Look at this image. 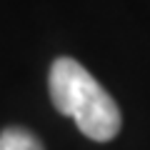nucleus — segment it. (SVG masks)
<instances>
[{
    "label": "nucleus",
    "mask_w": 150,
    "mask_h": 150,
    "mask_svg": "<svg viewBox=\"0 0 150 150\" xmlns=\"http://www.w3.org/2000/svg\"><path fill=\"white\" fill-rule=\"evenodd\" d=\"M0 150H45V148L38 140V135L13 125V128H5L0 133Z\"/></svg>",
    "instance_id": "2"
},
{
    "label": "nucleus",
    "mask_w": 150,
    "mask_h": 150,
    "mask_svg": "<svg viewBox=\"0 0 150 150\" xmlns=\"http://www.w3.org/2000/svg\"><path fill=\"white\" fill-rule=\"evenodd\" d=\"M50 100L63 115L75 120L90 140L108 143L120 133V110L112 95L73 58H58L48 78Z\"/></svg>",
    "instance_id": "1"
}]
</instances>
